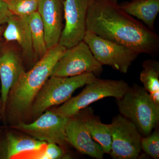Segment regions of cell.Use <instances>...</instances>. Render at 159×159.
<instances>
[{
    "instance_id": "cell-3",
    "label": "cell",
    "mask_w": 159,
    "mask_h": 159,
    "mask_svg": "<svg viewBox=\"0 0 159 159\" xmlns=\"http://www.w3.org/2000/svg\"><path fill=\"white\" fill-rule=\"evenodd\" d=\"M117 99L120 113L144 135L150 134L159 122V104L154 102L148 92L141 87H129L123 97Z\"/></svg>"
},
{
    "instance_id": "cell-24",
    "label": "cell",
    "mask_w": 159,
    "mask_h": 159,
    "mask_svg": "<svg viewBox=\"0 0 159 159\" xmlns=\"http://www.w3.org/2000/svg\"><path fill=\"white\" fill-rule=\"evenodd\" d=\"M152 99L157 104H159V91L149 94Z\"/></svg>"
},
{
    "instance_id": "cell-25",
    "label": "cell",
    "mask_w": 159,
    "mask_h": 159,
    "mask_svg": "<svg viewBox=\"0 0 159 159\" xmlns=\"http://www.w3.org/2000/svg\"><path fill=\"white\" fill-rule=\"evenodd\" d=\"M3 31H4V30H3L2 27V25H0V42H1V37L2 35Z\"/></svg>"
},
{
    "instance_id": "cell-20",
    "label": "cell",
    "mask_w": 159,
    "mask_h": 159,
    "mask_svg": "<svg viewBox=\"0 0 159 159\" xmlns=\"http://www.w3.org/2000/svg\"><path fill=\"white\" fill-rule=\"evenodd\" d=\"M13 15L30 16L37 11L38 0H3Z\"/></svg>"
},
{
    "instance_id": "cell-1",
    "label": "cell",
    "mask_w": 159,
    "mask_h": 159,
    "mask_svg": "<svg viewBox=\"0 0 159 159\" xmlns=\"http://www.w3.org/2000/svg\"><path fill=\"white\" fill-rule=\"evenodd\" d=\"M87 31L133 50L154 55L159 51V37L143 23L108 0H93L89 8Z\"/></svg>"
},
{
    "instance_id": "cell-17",
    "label": "cell",
    "mask_w": 159,
    "mask_h": 159,
    "mask_svg": "<svg viewBox=\"0 0 159 159\" xmlns=\"http://www.w3.org/2000/svg\"><path fill=\"white\" fill-rule=\"evenodd\" d=\"M29 24L35 59L39 60L48 49L46 45L44 28L37 11L29 16Z\"/></svg>"
},
{
    "instance_id": "cell-16",
    "label": "cell",
    "mask_w": 159,
    "mask_h": 159,
    "mask_svg": "<svg viewBox=\"0 0 159 159\" xmlns=\"http://www.w3.org/2000/svg\"><path fill=\"white\" fill-rule=\"evenodd\" d=\"M47 144L34 138L18 137L10 133L6 136L5 157L11 159L24 152L39 151Z\"/></svg>"
},
{
    "instance_id": "cell-18",
    "label": "cell",
    "mask_w": 159,
    "mask_h": 159,
    "mask_svg": "<svg viewBox=\"0 0 159 159\" xmlns=\"http://www.w3.org/2000/svg\"><path fill=\"white\" fill-rule=\"evenodd\" d=\"M84 121L93 139L101 145L105 153H110L112 139L108 124H103L95 118Z\"/></svg>"
},
{
    "instance_id": "cell-11",
    "label": "cell",
    "mask_w": 159,
    "mask_h": 159,
    "mask_svg": "<svg viewBox=\"0 0 159 159\" xmlns=\"http://www.w3.org/2000/svg\"><path fill=\"white\" fill-rule=\"evenodd\" d=\"M64 0H38L37 11L42 20L48 49L59 44L64 25Z\"/></svg>"
},
{
    "instance_id": "cell-6",
    "label": "cell",
    "mask_w": 159,
    "mask_h": 159,
    "mask_svg": "<svg viewBox=\"0 0 159 159\" xmlns=\"http://www.w3.org/2000/svg\"><path fill=\"white\" fill-rule=\"evenodd\" d=\"M96 59L124 74L129 70L139 54L127 47L99 37L87 31L83 39Z\"/></svg>"
},
{
    "instance_id": "cell-19",
    "label": "cell",
    "mask_w": 159,
    "mask_h": 159,
    "mask_svg": "<svg viewBox=\"0 0 159 159\" xmlns=\"http://www.w3.org/2000/svg\"><path fill=\"white\" fill-rule=\"evenodd\" d=\"M140 80L144 88L149 94L159 91V63L154 60H148L143 63Z\"/></svg>"
},
{
    "instance_id": "cell-28",
    "label": "cell",
    "mask_w": 159,
    "mask_h": 159,
    "mask_svg": "<svg viewBox=\"0 0 159 159\" xmlns=\"http://www.w3.org/2000/svg\"><path fill=\"white\" fill-rule=\"evenodd\" d=\"M130 1H132V0H130Z\"/></svg>"
},
{
    "instance_id": "cell-8",
    "label": "cell",
    "mask_w": 159,
    "mask_h": 159,
    "mask_svg": "<svg viewBox=\"0 0 159 159\" xmlns=\"http://www.w3.org/2000/svg\"><path fill=\"white\" fill-rule=\"evenodd\" d=\"M108 125L112 139L111 157L115 159L138 158L142 151V137L133 122L118 116Z\"/></svg>"
},
{
    "instance_id": "cell-15",
    "label": "cell",
    "mask_w": 159,
    "mask_h": 159,
    "mask_svg": "<svg viewBox=\"0 0 159 159\" xmlns=\"http://www.w3.org/2000/svg\"><path fill=\"white\" fill-rule=\"evenodd\" d=\"M127 14L142 21L154 31V24L159 12V0H132L120 5Z\"/></svg>"
},
{
    "instance_id": "cell-21",
    "label": "cell",
    "mask_w": 159,
    "mask_h": 159,
    "mask_svg": "<svg viewBox=\"0 0 159 159\" xmlns=\"http://www.w3.org/2000/svg\"><path fill=\"white\" fill-rule=\"evenodd\" d=\"M142 150L154 159L159 157V133L155 131L145 138L141 141Z\"/></svg>"
},
{
    "instance_id": "cell-26",
    "label": "cell",
    "mask_w": 159,
    "mask_h": 159,
    "mask_svg": "<svg viewBox=\"0 0 159 159\" xmlns=\"http://www.w3.org/2000/svg\"><path fill=\"white\" fill-rule=\"evenodd\" d=\"M0 110L2 111V102L1 97H0Z\"/></svg>"
},
{
    "instance_id": "cell-9",
    "label": "cell",
    "mask_w": 159,
    "mask_h": 159,
    "mask_svg": "<svg viewBox=\"0 0 159 159\" xmlns=\"http://www.w3.org/2000/svg\"><path fill=\"white\" fill-rule=\"evenodd\" d=\"M93 0H64V19L65 24L59 44L69 48L83 40L87 31L89 8Z\"/></svg>"
},
{
    "instance_id": "cell-23",
    "label": "cell",
    "mask_w": 159,
    "mask_h": 159,
    "mask_svg": "<svg viewBox=\"0 0 159 159\" xmlns=\"http://www.w3.org/2000/svg\"><path fill=\"white\" fill-rule=\"evenodd\" d=\"M12 15L6 3L3 0H0V25L7 23Z\"/></svg>"
},
{
    "instance_id": "cell-10",
    "label": "cell",
    "mask_w": 159,
    "mask_h": 159,
    "mask_svg": "<svg viewBox=\"0 0 159 159\" xmlns=\"http://www.w3.org/2000/svg\"><path fill=\"white\" fill-rule=\"evenodd\" d=\"M69 119L55 111H47L32 123H20L15 127L47 144L61 145L66 142V128Z\"/></svg>"
},
{
    "instance_id": "cell-7",
    "label": "cell",
    "mask_w": 159,
    "mask_h": 159,
    "mask_svg": "<svg viewBox=\"0 0 159 159\" xmlns=\"http://www.w3.org/2000/svg\"><path fill=\"white\" fill-rule=\"evenodd\" d=\"M102 66L83 40L66 49L55 64L51 77H70L85 73L101 74Z\"/></svg>"
},
{
    "instance_id": "cell-2",
    "label": "cell",
    "mask_w": 159,
    "mask_h": 159,
    "mask_svg": "<svg viewBox=\"0 0 159 159\" xmlns=\"http://www.w3.org/2000/svg\"><path fill=\"white\" fill-rule=\"evenodd\" d=\"M66 49L59 44L54 46L31 70L22 73L10 90L7 100L11 113L22 114L31 108L36 95L51 77L55 64Z\"/></svg>"
},
{
    "instance_id": "cell-5",
    "label": "cell",
    "mask_w": 159,
    "mask_h": 159,
    "mask_svg": "<svg viewBox=\"0 0 159 159\" xmlns=\"http://www.w3.org/2000/svg\"><path fill=\"white\" fill-rule=\"evenodd\" d=\"M129 88L122 80L99 79L97 77L86 84L78 95L70 98L54 111L68 118L76 116L83 109L99 99L108 97L119 99L123 97Z\"/></svg>"
},
{
    "instance_id": "cell-4",
    "label": "cell",
    "mask_w": 159,
    "mask_h": 159,
    "mask_svg": "<svg viewBox=\"0 0 159 159\" xmlns=\"http://www.w3.org/2000/svg\"><path fill=\"white\" fill-rule=\"evenodd\" d=\"M93 73L70 77H50L36 95L31 110L34 116H40L48 109L64 103L77 89L96 78Z\"/></svg>"
},
{
    "instance_id": "cell-22",
    "label": "cell",
    "mask_w": 159,
    "mask_h": 159,
    "mask_svg": "<svg viewBox=\"0 0 159 159\" xmlns=\"http://www.w3.org/2000/svg\"><path fill=\"white\" fill-rule=\"evenodd\" d=\"M45 150L36 158L40 159H57L61 157L64 154L62 148L55 143H48Z\"/></svg>"
},
{
    "instance_id": "cell-14",
    "label": "cell",
    "mask_w": 159,
    "mask_h": 159,
    "mask_svg": "<svg viewBox=\"0 0 159 159\" xmlns=\"http://www.w3.org/2000/svg\"><path fill=\"white\" fill-rule=\"evenodd\" d=\"M3 36L7 42H16L19 45L24 56L29 59H35L31 30L29 16L12 15L7 22Z\"/></svg>"
},
{
    "instance_id": "cell-12",
    "label": "cell",
    "mask_w": 159,
    "mask_h": 159,
    "mask_svg": "<svg viewBox=\"0 0 159 159\" xmlns=\"http://www.w3.org/2000/svg\"><path fill=\"white\" fill-rule=\"evenodd\" d=\"M66 139L83 154L102 159L105 153L101 145L91 136L84 120L69 118L66 126Z\"/></svg>"
},
{
    "instance_id": "cell-13",
    "label": "cell",
    "mask_w": 159,
    "mask_h": 159,
    "mask_svg": "<svg viewBox=\"0 0 159 159\" xmlns=\"http://www.w3.org/2000/svg\"><path fill=\"white\" fill-rule=\"evenodd\" d=\"M24 70L19 55L7 48L0 52V80L2 111H5L10 91Z\"/></svg>"
},
{
    "instance_id": "cell-27",
    "label": "cell",
    "mask_w": 159,
    "mask_h": 159,
    "mask_svg": "<svg viewBox=\"0 0 159 159\" xmlns=\"http://www.w3.org/2000/svg\"><path fill=\"white\" fill-rule=\"evenodd\" d=\"M108 1H111V2H117L118 0H108Z\"/></svg>"
}]
</instances>
